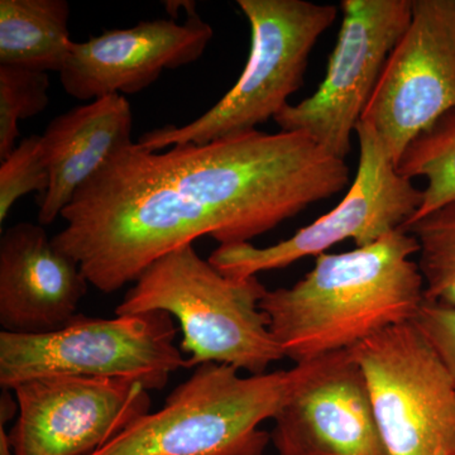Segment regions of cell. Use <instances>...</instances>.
Returning a JSON list of instances; mask_svg holds the SVG:
<instances>
[{
    "label": "cell",
    "mask_w": 455,
    "mask_h": 455,
    "mask_svg": "<svg viewBox=\"0 0 455 455\" xmlns=\"http://www.w3.org/2000/svg\"><path fill=\"white\" fill-rule=\"evenodd\" d=\"M350 182L346 160L298 132L254 130L166 151L132 143L77 191L52 241L112 293L181 245L205 235L251 243Z\"/></svg>",
    "instance_id": "cell-1"
},
{
    "label": "cell",
    "mask_w": 455,
    "mask_h": 455,
    "mask_svg": "<svg viewBox=\"0 0 455 455\" xmlns=\"http://www.w3.org/2000/svg\"><path fill=\"white\" fill-rule=\"evenodd\" d=\"M415 236L405 229L343 253H323L301 280L268 290L259 307L295 364L358 346L412 322L425 302Z\"/></svg>",
    "instance_id": "cell-2"
},
{
    "label": "cell",
    "mask_w": 455,
    "mask_h": 455,
    "mask_svg": "<svg viewBox=\"0 0 455 455\" xmlns=\"http://www.w3.org/2000/svg\"><path fill=\"white\" fill-rule=\"evenodd\" d=\"M267 291L259 277H228L185 244L140 275L116 315L164 311L175 316L188 355L185 368L218 363L262 374L284 358L259 307Z\"/></svg>",
    "instance_id": "cell-3"
},
{
    "label": "cell",
    "mask_w": 455,
    "mask_h": 455,
    "mask_svg": "<svg viewBox=\"0 0 455 455\" xmlns=\"http://www.w3.org/2000/svg\"><path fill=\"white\" fill-rule=\"evenodd\" d=\"M295 379V367L243 377L227 364H202L163 409L90 455H263L271 434L259 425L274 420Z\"/></svg>",
    "instance_id": "cell-4"
},
{
    "label": "cell",
    "mask_w": 455,
    "mask_h": 455,
    "mask_svg": "<svg viewBox=\"0 0 455 455\" xmlns=\"http://www.w3.org/2000/svg\"><path fill=\"white\" fill-rule=\"evenodd\" d=\"M251 28L243 73L233 88L196 121L147 132L139 145L163 151L178 145H205L257 130L289 104L304 85L311 51L338 17V8L307 0H238Z\"/></svg>",
    "instance_id": "cell-5"
},
{
    "label": "cell",
    "mask_w": 455,
    "mask_h": 455,
    "mask_svg": "<svg viewBox=\"0 0 455 455\" xmlns=\"http://www.w3.org/2000/svg\"><path fill=\"white\" fill-rule=\"evenodd\" d=\"M178 329L164 311L116 315H77L46 334L0 333V386L46 377L131 379L147 391L166 387L171 374L185 367L175 346Z\"/></svg>",
    "instance_id": "cell-6"
},
{
    "label": "cell",
    "mask_w": 455,
    "mask_h": 455,
    "mask_svg": "<svg viewBox=\"0 0 455 455\" xmlns=\"http://www.w3.org/2000/svg\"><path fill=\"white\" fill-rule=\"evenodd\" d=\"M386 455H455V381L414 320L350 348Z\"/></svg>",
    "instance_id": "cell-7"
},
{
    "label": "cell",
    "mask_w": 455,
    "mask_h": 455,
    "mask_svg": "<svg viewBox=\"0 0 455 455\" xmlns=\"http://www.w3.org/2000/svg\"><path fill=\"white\" fill-rule=\"evenodd\" d=\"M357 172L341 202L295 235L268 247L220 245L209 257L228 277L248 278L326 253L347 239L364 247L403 229L423 203V190L401 175L372 125L361 122Z\"/></svg>",
    "instance_id": "cell-8"
},
{
    "label": "cell",
    "mask_w": 455,
    "mask_h": 455,
    "mask_svg": "<svg viewBox=\"0 0 455 455\" xmlns=\"http://www.w3.org/2000/svg\"><path fill=\"white\" fill-rule=\"evenodd\" d=\"M341 26L316 92L275 116L346 160L386 62L411 20V0H341Z\"/></svg>",
    "instance_id": "cell-9"
},
{
    "label": "cell",
    "mask_w": 455,
    "mask_h": 455,
    "mask_svg": "<svg viewBox=\"0 0 455 455\" xmlns=\"http://www.w3.org/2000/svg\"><path fill=\"white\" fill-rule=\"evenodd\" d=\"M455 113V0H411V20L392 51L361 122L395 164L416 139Z\"/></svg>",
    "instance_id": "cell-10"
},
{
    "label": "cell",
    "mask_w": 455,
    "mask_h": 455,
    "mask_svg": "<svg viewBox=\"0 0 455 455\" xmlns=\"http://www.w3.org/2000/svg\"><path fill=\"white\" fill-rule=\"evenodd\" d=\"M16 455H90L148 414L151 396L131 379L46 377L13 388Z\"/></svg>",
    "instance_id": "cell-11"
},
{
    "label": "cell",
    "mask_w": 455,
    "mask_h": 455,
    "mask_svg": "<svg viewBox=\"0 0 455 455\" xmlns=\"http://www.w3.org/2000/svg\"><path fill=\"white\" fill-rule=\"evenodd\" d=\"M274 418L277 455H386L366 377L349 349L295 364Z\"/></svg>",
    "instance_id": "cell-12"
},
{
    "label": "cell",
    "mask_w": 455,
    "mask_h": 455,
    "mask_svg": "<svg viewBox=\"0 0 455 455\" xmlns=\"http://www.w3.org/2000/svg\"><path fill=\"white\" fill-rule=\"evenodd\" d=\"M214 31L199 14L184 23L146 20L127 29H110L85 42H73L60 73L71 98L92 101L110 95L136 94L157 82L164 70L197 61Z\"/></svg>",
    "instance_id": "cell-13"
},
{
    "label": "cell",
    "mask_w": 455,
    "mask_h": 455,
    "mask_svg": "<svg viewBox=\"0 0 455 455\" xmlns=\"http://www.w3.org/2000/svg\"><path fill=\"white\" fill-rule=\"evenodd\" d=\"M79 263L41 224L18 223L0 239V325L12 334L60 331L79 315L88 292Z\"/></svg>",
    "instance_id": "cell-14"
},
{
    "label": "cell",
    "mask_w": 455,
    "mask_h": 455,
    "mask_svg": "<svg viewBox=\"0 0 455 455\" xmlns=\"http://www.w3.org/2000/svg\"><path fill=\"white\" fill-rule=\"evenodd\" d=\"M132 128L131 104L123 95L97 99L50 122L42 134L50 184L37 200L41 226L61 217L77 191L133 143Z\"/></svg>",
    "instance_id": "cell-15"
},
{
    "label": "cell",
    "mask_w": 455,
    "mask_h": 455,
    "mask_svg": "<svg viewBox=\"0 0 455 455\" xmlns=\"http://www.w3.org/2000/svg\"><path fill=\"white\" fill-rule=\"evenodd\" d=\"M66 0H0V65L61 73L73 41Z\"/></svg>",
    "instance_id": "cell-16"
},
{
    "label": "cell",
    "mask_w": 455,
    "mask_h": 455,
    "mask_svg": "<svg viewBox=\"0 0 455 455\" xmlns=\"http://www.w3.org/2000/svg\"><path fill=\"white\" fill-rule=\"evenodd\" d=\"M397 170L406 179L427 181L423 203L410 221L455 203V113L416 139L398 161Z\"/></svg>",
    "instance_id": "cell-17"
},
{
    "label": "cell",
    "mask_w": 455,
    "mask_h": 455,
    "mask_svg": "<svg viewBox=\"0 0 455 455\" xmlns=\"http://www.w3.org/2000/svg\"><path fill=\"white\" fill-rule=\"evenodd\" d=\"M419 244L425 300L455 307V203L403 228Z\"/></svg>",
    "instance_id": "cell-18"
},
{
    "label": "cell",
    "mask_w": 455,
    "mask_h": 455,
    "mask_svg": "<svg viewBox=\"0 0 455 455\" xmlns=\"http://www.w3.org/2000/svg\"><path fill=\"white\" fill-rule=\"evenodd\" d=\"M49 89L47 73L0 65V160L16 148L18 123L47 109Z\"/></svg>",
    "instance_id": "cell-19"
},
{
    "label": "cell",
    "mask_w": 455,
    "mask_h": 455,
    "mask_svg": "<svg viewBox=\"0 0 455 455\" xmlns=\"http://www.w3.org/2000/svg\"><path fill=\"white\" fill-rule=\"evenodd\" d=\"M50 184L49 169L40 134H32L0 164V224L7 220L14 204L27 194L46 193Z\"/></svg>",
    "instance_id": "cell-20"
},
{
    "label": "cell",
    "mask_w": 455,
    "mask_h": 455,
    "mask_svg": "<svg viewBox=\"0 0 455 455\" xmlns=\"http://www.w3.org/2000/svg\"><path fill=\"white\" fill-rule=\"evenodd\" d=\"M455 381V307L425 300L414 319Z\"/></svg>",
    "instance_id": "cell-21"
},
{
    "label": "cell",
    "mask_w": 455,
    "mask_h": 455,
    "mask_svg": "<svg viewBox=\"0 0 455 455\" xmlns=\"http://www.w3.org/2000/svg\"><path fill=\"white\" fill-rule=\"evenodd\" d=\"M11 391V388H3L2 397H0V425L2 427L20 412L16 394L12 395Z\"/></svg>",
    "instance_id": "cell-22"
},
{
    "label": "cell",
    "mask_w": 455,
    "mask_h": 455,
    "mask_svg": "<svg viewBox=\"0 0 455 455\" xmlns=\"http://www.w3.org/2000/svg\"><path fill=\"white\" fill-rule=\"evenodd\" d=\"M164 4H166V11L172 17H176L181 8H184L188 14L196 13V3L194 2H166Z\"/></svg>",
    "instance_id": "cell-23"
},
{
    "label": "cell",
    "mask_w": 455,
    "mask_h": 455,
    "mask_svg": "<svg viewBox=\"0 0 455 455\" xmlns=\"http://www.w3.org/2000/svg\"><path fill=\"white\" fill-rule=\"evenodd\" d=\"M0 455H16L13 447H12L9 434L5 433L4 427H2V425H0Z\"/></svg>",
    "instance_id": "cell-24"
}]
</instances>
